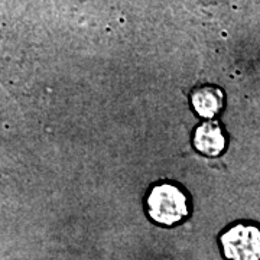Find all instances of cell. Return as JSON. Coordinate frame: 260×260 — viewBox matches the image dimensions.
I'll use <instances>...</instances> for the list:
<instances>
[{
	"instance_id": "2",
	"label": "cell",
	"mask_w": 260,
	"mask_h": 260,
	"mask_svg": "<svg viewBox=\"0 0 260 260\" xmlns=\"http://www.w3.org/2000/svg\"><path fill=\"white\" fill-rule=\"evenodd\" d=\"M227 260H260V229L251 224H236L220 237Z\"/></svg>"
},
{
	"instance_id": "1",
	"label": "cell",
	"mask_w": 260,
	"mask_h": 260,
	"mask_svg": "<svg viewBox=\"0 0 260 260\" xmlns=\"http://www.w3.org/2000/svg\"><path fill=\"white\" fill-rule=\"evenodd\" d=\"M148 208L152 220L164 225H174L188 215L185 194L172 184L155 186L148 195Z\"/></svg>"
},
{
	"instance_id": "4",
	"label": "cell",
	"mask_w": 260,
	"mask_h": 260,
	"mask_svg": "<svg viewBox=\"0 0 260 260\" xmlns=\"http://www.w3.org/2000/svg\"><path fill=\"white\" fill-rule=\"evenodd\" d=\"M195 112L203 117H214L223 107V93L217 87L205 85L192 94Z\"/></svg>"
},
{
	"instance_id": "3",
	"label": "cell",
	"mask_w": 260,
	"mask_h": 260,
	"mask_svg": "<svg viewBox=\"0 0 260 260\" xmlns=\"http://www.w3.org/2000/svg\"><path fill=\"white\" fill-rule=\"evenodd\" d=\"M195 148L205 155L215 156L221 153L225 148V138L220 124L217 121H205L194 135Z\"/></svg>"
}]
</instances>
